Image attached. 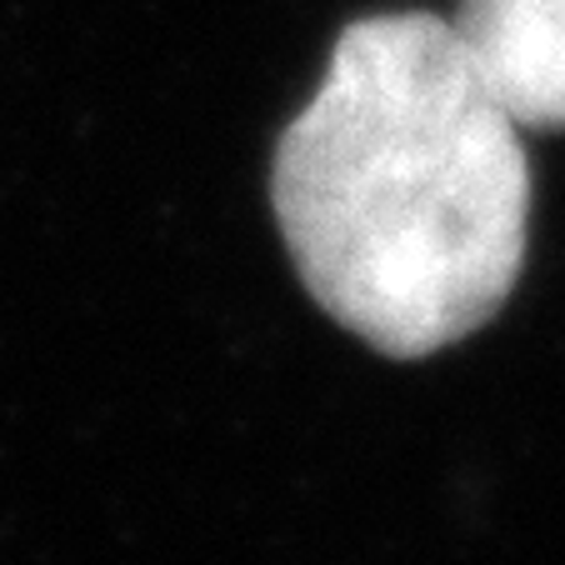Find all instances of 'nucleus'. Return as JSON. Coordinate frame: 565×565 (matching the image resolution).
<instances>
[{
    "label": "nucleus",
    "mask_w": 565,
    "mask_h": 565,
    "mask_svg": "<svg viewBox=\"0 0 565 565\" xmlns=\"http://www.w3.org/2000/svg\"><path fill=\"white\" fill-rule=\"evenodd\" d=\"M450 25L515 126L565 130V0H460Z\"/></svg>",
    "instance_id": "f03ea898"
},
{
    "label": "nucleus",
    "mask_w": 565,
    "mask_h": 565,
    "mask_svg": "<svg viewBox=\"0 0 565 565\" xmlns=\"http://www.w3.org/2000/svg\"><path fill=\"white\" fill-rule=\"evenodd\" d=\"M270 201L316 306L391 361L476 335L525 266L521 126L446 15L345 25L276 146Z\"/></svg>",
    "instance_id": "f257e3e1"
}]
</instances>
